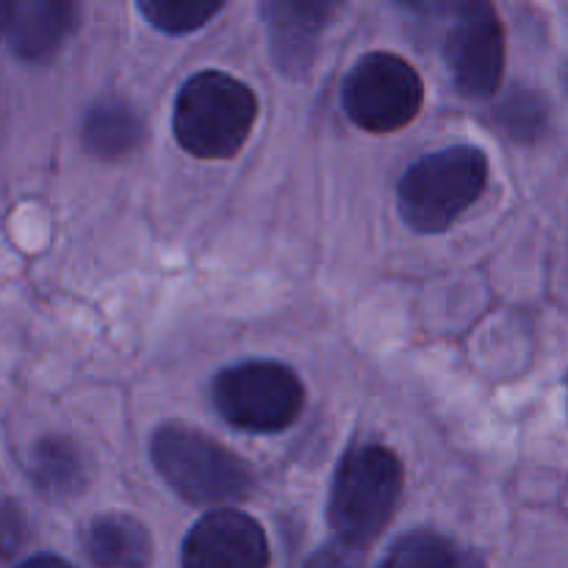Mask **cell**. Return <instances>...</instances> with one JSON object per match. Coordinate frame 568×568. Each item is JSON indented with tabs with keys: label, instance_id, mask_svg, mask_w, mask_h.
Wrapping results in <instances>:
<instances>
[{
	"label": "cell",
	"instance_id": "14",
	"mask_svg": "<svg viewBox=\"0 0 568 568\" xmlns=\"http://www.w3.org/2000/svg\"><path fill=\"white\" fill-rule=\"evenodd\" d=\"M381 568H486V564L453 538L414 530L388 549Z\"/></svg>",
	"mask_w": 568,
	"mask_h": 568
},
{
	"label": "cell",
	"instance_id": "3",
	"mask_svg": "<svg viewBox=\"0 0 568 568\" xmlns=\"http://www.w3.org/2000/svg\"><path fill=\"white\" fill-rule=\"evenodd\" d=\"M488 186V159L480 148L455 144L422 155L397 186V209L416 233H442L480 200Z\"/></svg>",
	"mask_w": 568,
	"mask_h": 568
},
{
	"label": "cell",
	"instance_id": "12",
	"mask_svg": "<svg viewBox=\"0 0 568 568\" xmlns=\"http://www.w3.org/2000/svg\"><path fill=\"white\" fill-rule=\"evenodd\" d=\"M142 120L125 100L103 98L89 105L83 116V142L100 159H122L142 142Z\"/></svg>",
	"mask_w": 568,
	"mask_h": 568
},
{
	"label": "cell",
	"instance_id": "13",
	"mask_svg": "<svg viewBox=\"0 0 568 568\" xmlns=\"http://www.w3.org/2000/svg\"><path fill=\"white\" fill-rule=\"evenodd\" d=\"M28 475L37 491L50 499L75 497L87 483L81 453L67 438H42L28 458Z\"/></svg>",
	"mask_w": 568,
	"mask_h": 568
},
{
	"label": "cell",
	"instance_id": "11",
	"mask_svg": "<svg viewBox=\"0 0 568 568\" xmlns=\"http://www.w3.org/2000/svg\"><path fill=\"white\" fill-rule=\"evenodd\" d=\"M83 549L98 568H148L153 560L148 530L125 514H105L89 521Z\"/></svg>",
	"mask_w": 568,
	"mask_h": 568
},
{
	"label": "cell",
	"instance_id": "6",
	"mask_svg": "<svg viewBox=\"0 0 568 568\" xmlns=\"http://www.w3.org/2000/svg\"><path fill=\"white\" fill-rule=\"evenodd\" d=\"M425 83L419 72L394 53L361 55L347 72L342 103L349 120L372 133L405 128L422 111Z\"/></svg>",
	"mask_w": 568,
	"mask_h": 568
},
{
	"label": "cell",
	"instance_id": "15",
	"mask_svg": "<svg viewBox=\"0 0 568 568\" xmlns=\"http://www.w3.org/2000/svg\"><path fill=\"white\" fill-rule=\"evenodd\" d=\"M547 103L536 89L514 87L497 105V122L510 139L536 142L547 131Z\"/></svg>",
	"mask_w": 568,
	"mask_h": 568
},
{
	"label": "cell",
	"instance_id": "17",
	"mask_svg": "<svg viewBox=\"0 0 568 568\" xmlns=\"http://www.w3.org/2000/svg\"><path fill=\"white\" fill-rule=\"evenodd\" d=\"M305 568H364V555H361V549L347 547L342 541L327 544L311 555Z\"/></svg>",
	"mask_w": 568,
	"mask_h": 568
},
{
	"label": "cell",
	"instance_id": "16",
	"mask_svg": "<svg viewBox=\"0 0 568 568\" xmlns=\"http://www.w3.org/2000/svg\"><path fill=\"white\" fill-rule=\"evenodd\" d=\"M139 11L164 33H189L203 28L214 14H220L222 3H166V0H150L139 3Z\"/></svg>",
	"mask_w": 568,
	"mask_h": 568
},
{
	"label": "cell",
	"instance_id": "7",
	"mask_svg": "<svg viewBox=\"0 0 568 568\" xmlns=\"http://www.w3.org/2000/svg\"><path fill=\"white\" fill-rule=\"evenodd\" d=\"M444 59L460 94L475 100L491 98L503 83L505 33L491 3L453 6Z\"/></svg>",
	"mask_w": 568,
	"mask_h": 568
},
{
	"label": "cell",
	"instance_id": "4",
	"mask_svg": "<svg viewBox=\"0 0 568 568\" xmlns=\"http://www.w3.org/2000/svg\"><path fill=\"white\" fill-rule=\"evenodd\" d=\"M153 466L192 505H227L253 494V471L239 455L194 427L172 422L153 433Z\"/></svg>",
	"mask_w": 568,
	"mask_h": 568
},
{
	"label": "cell",
	"instance_id": "5",
	"mask_svg": "<svg viewBox=\"0 0 568 568\" xmlns=\"http://www.w3.org/2000/svg\"><path fill=\"white\" fill-rule=\"evenodd\" d=\"M211 397L222 419L239 430L281 433L303 414L305 388L288 366L244 361L216 375Z\"/></svg>",
	"mask_w": 568,
	"mask_h": 568
},
{
	"label": "cell",
	"instance_id": "2",
	"mask_svg": "<svg viewBox=\"0 0 568 568\" xmlns=\"http://www.w3.org/2000/svg\"><path fill=\"white\" fill-rule=\"evenodd\" d=\"M258 116V100L247 83L220 70L189 78L175 98L172 131L178 144L197 159H233L247 142Z\"/></svg>",
	"mask_w": 568,
	"mask_h": 568
},
{
	"label": "cell",
	"instance_id": "1",
	"mask_svg": "<svg viewBox=\"0 0 568 568\" xmlns=\"http://www.w3.org/2000/svg\"><path fill=\"white\" fill-rule=\"evenodd\" d=\"M403 499V464L383 444H353L331 486L327 519L338 541L364 549L381 538Z\"/></svg>",
	"mask_w": 568,
	"mask_h": 568
},
{
	"label": "cell",
	"instance_id": "8",
	"mask_svg": "<svg viewBox=\"0 0 568 568\" xmlns=\"http://www.w3.org/2000/svg\"><path fill=\"white\" fill-rule=\"evenodd\" d=\"M183 568H270V544L258 521L239 510H211L189 530Z\"/></svg>",
	"mask_w": 568,
	"mask_h": 568
},
{
	"label": "cell",
	"instance_id": "10",
	"mask_svg": "<svg viewBox=\"0 0 568 568\" xmlns=\"http://www.w3.org/2000/svg\"><path fill=\"white\" fill-rule=\"evenodd\" d=\"M78 26V6L64 0H6L3 37L11 53L37 61L59 50Z\"/></svg>",
	"mask_w": 568,
	"mask_h": 568
},
{
	"label": "cell",
	"instance_id": "9",
	"mask_svg": "<svg viewBox=\"0 0 568 568\" xmlns=\"http://www.w3.org/2000/svg\"><path fill=\"white\" fill-rule=\"evenodd\" d=\"M261 11L277 70L283 75L303 78L314 64L322 33L331 26L338 6L322 0H272Z\"/></svg>",
	"mask_w": 568,
	"mask_h": 568
},
{
	"label": "cell",
	"instance_id": "18",
	"mask_svg": "<svg viewBox=\"0 0 568 568\" xmlns=\"http://www.w3.org/2000/svg\"><path fill=\"white\" fill-rule=\"evenodd\" d=\"M17 568H72V566L64 564L61 558H55V555H37V558L22 560Z\"/></svg>",
	"mask_w": 568,
	"mask_h": 568
}]
</instances>
